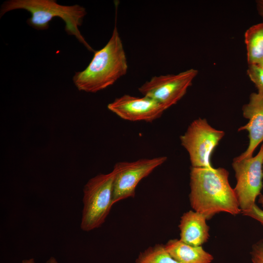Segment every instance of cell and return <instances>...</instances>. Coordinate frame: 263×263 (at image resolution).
<instances>
[{"mask_svg": "<svg viewBox=\"0 0 263 263\" xmlns=\"http://www.w3.org/2000/svg\"><path fill=\"white\" fill-rule=\"evenodd\" d=\"M228 174L222 168H191L190 204L194 211L207 220L221 212L233 215L241 212Z\"/></svg>", "mask_w": 263, "mask_h": 263, "instance_id": "cell-1", "label": "cell"}, {"mask_svg": "<svg viewBox=\"0 0 263 263\" xmlns=\"http://www.w3.org/2000/svg\"><path fill=\"white\" fill-rule=\"evenodd\" d=\"M128 68L126 56L115 24L107 43L94 52L88 66L76 72L73 80L79 91L96 93L113 85L126 74Z\"/></svg>", "mask_w": 263, "mask_h": 263, "instance_id": "cell-2", "label": "cell"}, {"mask_svg": "<svg viewBox=\"0 0 263 263\" xmlns=\"http://www.w3.org/2000/svg\"><path fill=\"white\" fill-rule=\"evenodd\" d=\"M17 9L30 12L31 16L27 23L38 30L48 29L49 23L55 17L61 19L65 22L66 33L74 36L88 50L94 51L79 30L87 14L83 6L78 4L62 5L55 0H8L1 6L0 17L9 11Z\"/></svg>", "mask_w": 263, "mask_h": 263, "instance_id": "cell-3", "label": "cell"}, {"mask_svg": "<svg viewBox=\"0 0 263 263\" xmlns=\"http://www.w3.org/2000/svg\"><path fill=\"white\" fill-rule=\"evenodd\" d=\"M114 170L91 178L83 188L81 229L90 231L105 222L113 204Z\"/></svg>", "mask_w": 263, "mask_h": 263, "instance_id": "cell-4", "label": "cell"}, {"mask_svg": "<svg viewBox=\"0 0 263 263\" xmlns=\"http://www.w3.org/2000/svg\"><path fill=\"white\" fill-rule=\"evenodd\" d=\"M224 135V132L212 127L205 119L193 120L180 137L188 153L191 167L212 168V152Z\"/></svg>", "mask_w": 263, "mask_h": 263, "instance_id": "cell-5", "label": "cell"}, {"mask_svg": "<svg viewBox=\"0 0 263 263\" xmlns=\"http://www.w3.org/2000/svg\"><path fill=\"white\" fill-rule=\"evenodd\" d=\"M263 144L258 154L249 158H235L232 167L235 172L236 185L234 188L241 212L255 204L262 189L263 178Z\"/></svg>", "mask_w": 263, "mask_h": 263, "instance_id": "cell-6", "label": "cell"}, {"mask_svg": "<svg viewBox=\"0 0 263 263\" xmlns=\"http://www.w3.org/2000/svg\"><path fill=\"white\" fill-rule=\"evenodd\" d=\"M198 71L190 69L176 75L154 76L139 88L144 96L149 97L166 110L176 104L186 94Z\"/></svg>", "mask_w": 263, "mask_h": 263, "instance_id": "cell-7", "label": "cell"}, {"mask_svg": "<svg viewBox=\"0 0 263 263\" xmlns=\"http://www.w3.org/2000/svg\"><path fill=\"white\" fill-rule=\"evenodd\" d=\"M166 156L142 158L132 162H119L113 167V204L134 197L138 184L166 161Z\"/></svg>", "mask_w": 263, "mask_h": 263, "instance_id": "cell-8", "label": "cell"}, {"mask_svg": "<svg viewBox=\"0 0 263 263\" xmlns=\"http://www.w3.org/2000/svg\"><path fill=\"white\" fill-rule=\"evenodd\" d=\"M107 107L120 118L133 122H151L159 118L165 111L162 106L149 97L129 94L115 98Z\"/></svg>", "mask_w": 263, "mask_h": 263, "instance_id": "cell-9", "label": "cell"}, {"mask_svg": "<svg viewBox=\"0 0 263 263\" xmlns=\"http://www.w3.org/2000/svg\"><path fill=\"white\" fill-rule=\"evenodd\" d=\"M243 116L248 122L239 128L238 131L248 132L249 144L246 150L239 156V159L249 158L258 145L263 141V94L252 93L249 102L243 107Z\"/></svg>", "mask_w": 263, "mask_h": 263, "instance_id": "cell-10", "label": "cell"}, {"mask_svg": "<svg viewBox=\"0 0 263 263\" xmlns=\"http://www.w3.org/2000/svg\"><path fill=\"white\" fill-rule=\"evenodd\" d=\"M207 218L194 210H189L181 217L179 227L180 240L192 246H201L209 238V227Z\"/></svg>", "mask_w": 263, "mask_h": 263, "instance_id": "cell-11", "label": "cell"}, {"mask_svg": "<svg viewBox=\"0 0 263 263\" xmlns=\"http://www.w3.org/2000/svg\"><path fill=\"white\" fill-rule=\"evenodd\" d=\"M165 246L169 253L179 263H211L213 259L202 246L190 245L179 239L170 240Z\"/></svg>", "mask_w": 263, "mask_h": 263, "instance_id": "cell-12", "label": "cell"}, {"mask_svg": "<svg viewBox=\"0 0 263 263\" xmlns=\"http://www.w3.org/2000/svg\"><path fill=\"white\" fill-rule=\"evenodd\" d=\"M244 42L248 65L258 64L263 58V22L246 31Z\"/></svg>", "mask_w": 263, "mask_h": 263, "instance_id": "cell-13", "label": "cell"}, {"mask_svg": "<svg viewBox=\"0 0 263 263\" xmlns=\"http://www.w3.org/2000/svg\"><path fill=\"white\" fill-rule=\"evenodd\" d=\"M135 263H179L169 253L165 245L156 244L139 255Z\"/></svg>", "mask_w": 263, "mask_h": 263, "instance_id": "cell-14", "label": "cell"}, {"mask_svg": "<svg viewBox=\"0 0 263 263\" xmlns=\"http://www.w3.org/2000/svg\"><path fill=\"white\" fill-rule=\"evenodd\" d=\"M247 73L257 88L258 93L263 94V68L257 64L248 65Z\"/></svg>", "mask_w": 263, "mask_h": 263, "instance_id": "cell-15", "label": "cell"}, {"mask_svg": "<svg viewBox=\"0 0 263 263\" xmlns=\"http://www.w3.org/2000/svg\"><path fill=\"white\" fill-rule=\"evenodd\" d=\"M251 255L252 263H263V239L252 245Z\"/></svg>", "mask_w": 263, "mask_h": 263, "instance_id": "cell-16", "label": "cell"}, {"mask_svg": "<svg viewBox=\"0 0 263 263\" xmlns=\"http://www.w3.org/2000/svg\"><path fill=\"white\" fill-rule=\"evenodd\" d=\"M241 213L245 216L257 220L263 226V210L256 204L253 205L250 209L242 211Z\"/></svg>", "mask_w": 263, "mask_h": 263, "instance_id": "cell-17", "label": "cell"}, {"mask_svg": "<svg viewBox=\"0 0 263 263\" xmlns=\"http://www.w3.org/2000/svg\"><path fill=\"white\" fill-rule=\"evenodd\" d=\"M257 7L259 13L263 19V0L257 1Z\"/></svg>", "mask_w": 263, "mask_h": 263, "instance_id": "cell-18", "label": "cell"}, {"mask_svg": "<svg viewBox=\"0 0 263 263\" xmlns=\"http://www.w3.org/2000/svg\"><path fill=\"white\" fill-rule=\"evenodd\" d=\"M22 263H34V260L33 259L26 260L23 261ZM48 263H57V262L53 258H52L48 262Z\"/></svg>", "mask_w": 263, "mask_h": 263, "instance_id": "cell-19", "label": "cell"}, {"mask_svg": "<svg viewBox=\"0 0 263 263\" xmlns=\"http://www.w3.org/2000/svg\"><path fill=\"white\" fill-rule=\"evenodd\" d=\"M259 202L260 204H262V206L263 207V195L260 196Z\"/></svg>", "mask_w": 263, "mask_h": 263, "instance_id": "cell-20", "label": "cell"}, {"mask_svg": "<svg viewBox=\"0 0 263 263\" xmlns=\"http://www.w3.org/2000/svg\"><path fill=\"white\" fill-rule=\"evenodd\" d=\"M257 65H258L260 67L263 68V58L260 61V62Z\"/></svg>", "mask_w": 263, "mask_h": 263, "instance_id": "cell-21", "label": "cell"}, {"mask_svg": "<svg viewBox=\"0 0 263 263\" xmlns=\"http://www.w3.org/2000/svg\"></svg>", "mask_w": 263, "mask_h": 263, "instance_id": "cell-22", "label": "cell"}]
</instances>
